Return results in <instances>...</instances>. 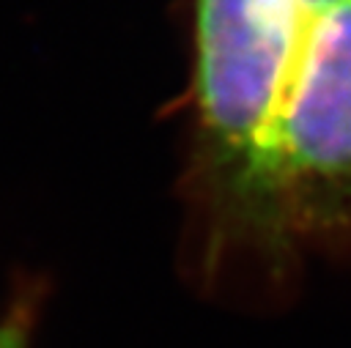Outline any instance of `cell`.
I'll use <instances>...</instances> for the list:
<instances>
[{"label":"cell","instance_id":"2","mask_svg":"<svg viewBox=\"0 0 351 348\" xmlns=\"http://www.w3.org/2000/svg\"><path fill=\"white\" fill-rule=\"evenodd\" d=\"M304 3H310V5H324V3H329V0H304Z\"/></svg>","mask_w":351,"mask_h":348},{"label":"cell","instance_id":"1","mask_svg":"<svg viewBox=\"0 0 351 348\" xmlns=\"http://www.w3.org/2000/svg\"><path fill=\"white\" fill-rule=\"evenodd\" d=\"M47 299V282L36 274H22L0 312V348H33L38 318Z\"/></svg>","mask_w":351,"mask_h":348}]
</instances>
